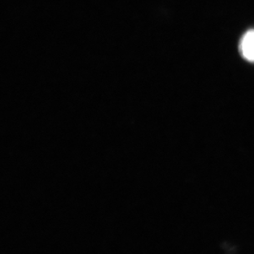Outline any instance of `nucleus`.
Segmentation results:
<instances>
[{"instance_id":"nucleus-1","label":"nucleus","mask_w":254,"mask_h":254,"mask_svg":"<svg viewBox=\"0 0 254 254\" xmlns=\"http://www.w3.org/2000/svg\"><path fill=\"white\" fill-rule=\"evenodd\" d=\"M240 52L244 59L254 63V29H250L243 36L240 42Z\"/></svg>"}]
</instances>
